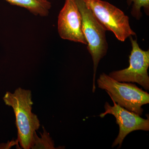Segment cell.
Returning <instances> with one entry per match:
<instances>
[{"mask_svg": "<svg viewBox=\"0 0 149 149\" xmlns=\"http://www.w3.org/2000/svg\"><path fill=\"white\" fill-rule=\"evenodd\" d=\"M3 100L6 105L12 108L15 114L17 142L22 148L30 149L34 133L40 126L38 117L32 112L31 91L17 88L13 93L7 92Z\"/></svg>", "mask_w": 149, "mask_h": 149, "instance_id": "cell-1", "label": "cell"}, {"mask_svg": "<svg viewBox=\"0 0 149 149\" xmlns=\"http://www.w3.org/2000/svg\"><path fill=\"white\" fill-rule=\"evenodd\" d=\"M99 88L105 90L113 101L129 111L141 116L142 106L149 103V94L135 84L118 82L106 73L100 75L97 80Z\"/></svg>", "mask_w": 149, "mask_h": 149, "instance_id": "cell-2", "label": "cell"}, {"mask_svg": "<svg viewBox=\"0 0 149 149\" xmlns=\"http://www.w3.org/2000/svg\"><path fill=\"white\" fill-rule=\"evenodd\" d=\"M82 19V30L87 42V49L93 62V92L96 90L95 77L99 62L106 55L108 49L106 30L102 26L84 0H74Z\"/></svg>", "mask_w": 149, "mask_h": 149, "instance_id": "cell-3", "label": "cell"}, {"mask_svg": "<svg viewBox=\"0 0 149 149\" xmlns=\"http://www.w3.org/2000/svg\"><path fill=\"white\" fill-rule=\"evenodd\" d=\"M105 30L111 31L121 42L136 36L129 24V17L115 6L102 0H84Z\"/></svg>", "mask_w": 149, "mask_h": 149, "instance_id": "cell-4", "label": "cell"}, {"mask_svg": "<svg viewBox=\"0 0 149 149\" xmlns=\"http://www.w3.org/2000/svg\"><path fill=\"white\" fill-rule=\"evenodd\" d=\"M132 50L129 57V66L121 70L113 71L109 75L118 82L136 83L146 90H149V51L139 47L137 40L129 37Z\"/></svg>", "mask_w": 149, "mask_h": 149, "instance_id": "cell-5", "label": "cell"}, {"mask_svg": "<svg viewBox=\"0 0 149 149\" xmlns=\"http://www.w3.org/2000/svg\"><path fill=\"white\" fill-rule=\"evenodd\" d=\"M113 106L107 102L104 104V112L100 115L103 118L107 114H111L115 117L116 123L119 127L118 136L114 140L112 148L118 145V148H121L125 137L131 132L137 130L148 131L149 130V117L144 119L139 115L129 111L118 105L114 101Z\"/></svg>", "mask_w": 149, "mask_h": 149, "instance_id": "cell-6", "label": "cell"}, {"mask_svg": "<svg viewBox=\"0 0 149 149\" xmlns=\"http://www.w3.org/2000/svg\"><path fill=\"white\" fill-rule=\"evenodd\" d=\"M58 31L63 40L87 45L81 15L74 0H65L58 18Z\"/></svg>", "mask_w": 149, "mask_h": 149, "instance_id": "cell-7", "label": "cell"}, {"mask_svg": "<svg viewBox=\"0 0 149 149\" xmlns=\"http://www.w3.org/2000/svg\"><path fill=\"white\" fill-rule=\"evenodd\" d=\"M12 5L27 9L36 16L47 17L52 8L49 0H4Z\"/></svg>", "mask_w": 149, "mask_h": 149, "instance_id": "cell-8", "label": "cell"}, {"mask_svg": "<svg viewBox=\"0 0 149 149\" xmlns=\"http://www.w3.org/2000/svg\"><path fill=\"white\" fill-rule=\"evenodd\" d=\"M43 132L40 133L41 137L37 136L36 131L34 133L30 148L32 149H55L54 143L50 136L49 133L43 127Z\"/></svg>", "mask_w": 149, "mask_h": 149, "instance_id": "cell-9", "label": "cell"}, {"mask_svg": "<svg viewBox=\"0 0 149 149\" xmlns=\"http://www.w3.org/2000/svg\"><path fill=\"white\" fill-rule=\"evenodd\" d=\"M128 5H132L131 14L134 17L139 19L142 17L141 9L143 8L146 13L148 15L149 0H127Z\"/></svg>", "mask_w": 149, "mask_h": 149, "instance_id": "cell-10", "label": "cell"}]
</instances>
